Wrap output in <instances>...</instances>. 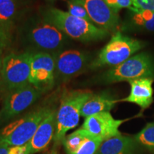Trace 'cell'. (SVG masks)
I'll return each instance as SVG.
<instances>
[{
	"label": "cell",
	"instance_id": "obj_19",
	"mask_svg": "<svg viewBox=\"0 0 154 154\" xmlns=\"http://www.w3.org/2000/svg\"><path fill=\"white\" fill-rule=\"evenodd\" d=\"M135 140L140 145L154 151V121L148 123L143 129L136 135Z\"/></svg>",
	"mask_w": 154,
	"mask_h": 154
},
{
	"label": "cell",
	"instance_id": "obj_17",
	"mask_svg": "<svg viewBox=\"0 0 154 154\" xmlns=\"http://www.w3.org/2000/svg\"><path fill=\"white\" fill-rule=\"evenodd\" d=\"M132 13L131 22L135 29L142 32H154V11H139Z\"/></svg>",
	"mask_w": 154,
	"mask_h": 154
},
{
	"label": "cell",
	"instance_id": "obj_11",
	"mask_svg": "<svg viewBox=\"0 0 154 154\" xmlns=\"http://www.w3.org/2000/svg\"><path fill=\"white\" fill-rule=\"evenodd\" d=\"M57 111L54 109L51 112L45 117L36 129L33 137L26 147V154H35L43 151L49 146L54 138L57 129Z\"/></svg>",
	"mask_w": 154,
	"mask_h": 154
},
{
	"label": "cell",
	"instance_id": "obj_25",
	"mask_svg": "<svg viewBox=\"0 0 154 154\" xmlns=\"http://www.w3.org/2000/svg\"><path fill=\"white\" fill-rule=\"evenodd\" d=\"M0 154H26V145L21 146L0 145Z\"/></svg>",
	"mask_w": 154,
	"mask_h": 154
},
{
	"label": "cell",
	"instance_id": "obj_27",
	"mask_svg": "<svg viewBox=\"0 0 154 154\" xmlns=\"http://www.w3.org/2000/svg\"><path fill=\"white\" fill-rule=\"evenodd\" d=\"M44 154H59V153H58V151H57V150L55 149H53L52 150H51V151H49V152H48V153H44Z\"/></svg>",
	"mask_w": 154,
	"mask_h": 154
},
{
	"label": "cell",
	"instance_id": "obj_23",
	"mask_svg": "<svg viewBox=\"0 0 154 154\" xmlns=\"http://www.w3.org/2000/svg\"><path fill=\"white\" fill-rule=\"evenodd\" d=\"M111 9L119 12L121 9L128 8L131 11H135L132 0H103Z\"/></svg>",
	"mask_w": 154,
	"mask_h": 154
},
{
	"label": "cell",
	"instance_id": "obj_6",
	"mask_svg": "<svg viewBox=\"0 0 154 154\" xmlns=\"http://www.w3.org/2000/svg\"><path fill=\"white\" fill-rule=\"evenodd\" d=\"M32 55L30 52L10 54L2 60L0 74L9 91L29 84Z\"/></svg>",
	"mask_w": 154,
	"mask_h": 154
},
{
	"label": "cell",
	"instance_id": "obj_9",
	"mask_svg": "<svg viewBox=\"0 0 154 154\" xmlns=\"http://www.w3.org/2000/svg\"><path fill=\"white\" fill-rule=\"evenodd\" d=\"M82 5L87 11L91 22L108 32L115 31L119 25L118 12L103 0H72Z\"/></svg>",
	"mask_w": 154,
	"mask_h": 154
},
{
	"label": "cell",
	"instance_id": "obj_20",
	"mask_svg": "<svg viewBox=\"0 0 154 154\" xmlns=\"http://www.w3.org/2000/svg\"><path fill=\"white\" fill-rule=\"evenodd\" d=\"M16 11V5L14 0H0V24H9L12 20Z\"/></svg>",
	"mask_w": 154,
	"mask_h": 154
},
{
	"label": "cell",
	"instance_id": "obj_8",
	"mask_svg": "<svg viewBox=\"0 0 154 154\" xmlns=\"http://www.w3.org/2000/svg\"><path fill=\"white\" fill-rule=\"evenodd\" d=\"M55 69L54 58L49 53L33 54L29 83L42 92L49 90L54 83Z\"/></svg>",
	"mask_w": 154,
	"mask_h": 154
},
{
	"label": "cell",
	"instance_id": "obj_1",
	"mask_svg": "<svg viewBox=\"0 0 154 154\" xmlns=\"http://www.w3.org/2000/svg\"><path fill=\"white\" fill-rule=\"evenodd\" d=\"M45 20L54 25L69 37L77 41H99L109 34L108 31L98 27L93 23L57 8L48 10L45 15Z\"/></svg>",
	"mask_w": 154,
	"mask_h": 154
},
{
	"label": "cell",
	"instance_id": "obj_21",
	"mask_svg": "<svg viewBox=\"0 0 154 154\" xmlns=\"http://www.w3.org/2000/svg\"><path fill=\"white\" fill-rule=\"evenodd\" d=\"M103 141L101 138L91 135L84 140L79 149L72 154H96Z\"/></svg>",
	"mask_w": 154,
	"mask_h": 154
},
{
	"label": "cell",
	"instance_id": "obj_3",
	"mask_svg": "<svg viewBox=\"0 0 154 154\" xmlns=\"http://www.w3.org/2000/svg\"><path fill=\"white\" fill-rule=\"evenodd\" d=\"M93 94L85 90H72L65 92L57 111V129L54 140L55 144L62 143L66 133L77 126L81 110Z\"/></svg>",
	"mask_w": 154,
	"mask_h": 154
},
{
	"label": "cell",
	"instance_id": "obj_22",
	"mask_svg": "<svg viewBox=\"0 0 154 154\" xmlns=\"http://www.w3.org/2000/svg\"><path fill=\"white\" fill-rule=\"evenodd\" d=\"M68 12L70 14L78 17V18L85 19V20H87L91 22L87 11L82 5L75 2L72 0H69V1H68Z\"/></svg>",
	"mask_w": 154,
	"mask_h": 154
},
{
	"label": "cell",
	"instance_id": "obj_18",
	"mask_svg": "<svg viewBox=\"0 0 154 154\" xmlns=\"http://www.w3.org/2000/svg\"><path fill=\"white\" fill-rule=\"evenodd\" d=\"M91 136L88 131L81 127L72 134L65 137L62 141L65 151L67 154H72L79 149L86 138Z\"/></svg>",
	"mask_w": 154,
	"mask_h": 154
},
{
	"label": "cell",
	"instance_id": "obj_5",
	"mask_svg": "<svg viewBox=\"0 0 154 154\" xmlns=\"http://www.w3.org/2000/svg\"><path fill=\"white\" fill-rule=\"evenodd\" d=\"M103 78L109 84L129 82L143 78L154 79V60L147 52L137 54L121 64L109 69Z\"/></svg>",
	"mask_w": 154,
	"mask_h": 154
},
{
	"label": "cell",
	"instance_id": "obj_24",
	"mask_svg": "<svg viewBox=\"0 0 154 154\" xmlns=\"http://www.w3.org/2000/svg\"><path fill=\"white\" fill-rule=\"evenodd\" d=\"M135 11H154V0H132Z\"/></svg>",
	"mask_w": 154,
	"mask_h": 154
},
{
	"label": "cell",
	"instance_id": "obj_4",
	"mask_svg": "<svg viewBox=\"0 0 154 154\" xmlns=\"http://www.w3.org/2000/svg\"><path fill=\"white\" fill-rule=\"evenodd\" d=\"M145 47L144 42L117 32L111 36L91 63L94 69L106 66H116Z\"/></svg>",
	"mask_w": 154,
	"mask_h": 154
},
{
	"label": "cell",
	"instance_id": "obj_13",
	"mask_svg": "<svg viewBox=\"0 0 154 154\" xmlns=\"http://www.w3.org/2000/svg\"><path fill=\"white\" fill-rule=\"evenodd\" d=\"M87 62L86 55L79 50L61 51L55 60L57 72L62 78L69 79L82 72Z\"/></svg>",
	"mask_w": 154,
	"mask_h": 154
},
{
	"label": "cell",
	"instance_id": "obj_15",
	"mask_svg": "<svg viewBox=\"0 0 154 154\" xmlns=\"http://www.w3.org/2000/svg\"><path fill=\"white\" fill-rule=\"evenodd\" d=\"M136 142L129 136L118 135L103 140L96 154H132Z\"/></svg>",
	"mask_w": 154,
	"mask_h": 154
},
{
	"label": "cell",
	"instance_id": "obj_12",
	"mask_svg": "<svg viewBox=\"0 0 154 154\" xmlns=\"http://www.w3.org/2000/svg\"><path fill=\"white\" fill-rule=\"evenodd\" d=\"M30 38L37 47L45 50L60 48L64 41L62 32L48 22H42L30 32Z\"/></svg>",
	"mask_w": 154,
	"mask_h": 154
},
{
	"label": "cell",
	"instance_id": "obj_10",
	"mask_svg": "<svg viewBox=\"0 0 154 154\" xmlns=\"http://www.w3.org/2000/svg\"><path fill=\"white\" fill-rule=\"evenodd\" d=\"M126 120L115 119L109 111L94 114L85 118L82 128L92 136L101 138H107L120 135L119 127Z\"/></svg>",
	"mask_w": 154,
	"mask_h": 154
},
{
	"label": "cell",
	"instance_id": "obj_7",
	"mask_svg": "<svg viewBox=\"0 0 154 154\" xmlns=\"http://www.w3.org/2000/svg\"><path fill=\"white\" fill-rule=\"evenodd\" d=\"M42 94L43 92L31 84L9 90L4 99L0 111V126L24 112L36 101Z\"/></svg>",
	"mask_w": 154,
	"mask_h": 154
},
{
	"label": "cell",
	"instance_id": "obj_14",
	"mask_svg": "<svg viewBox=\"0 0 154 154\" xmlns=\"http://www.w3.org/2000/svg\"><path fill=\"white\" fill-rule=\"evenodd\" d=\"M153 82L154 79L152 78H143L131 81L129 95L121 101L135 103L142 109H147L153 101Z\"/></svg>",
	"mask_w": 154,
	"mask_h": 154
},
{
	"label": "cell",
	"instance_id": "obj_26",
	"mask_svg": "<svg viewBox=\"0 0 154 154\" xmlns=\"http://www.w3.org/2000/svg\"><path fill=\"white\" fill-rule=\"evenodd\" d=\"M9 42L8 33L6 31L5 26L0 24V54L2 53Z\"/></svg>",
	"mask_w": 154,
	"mask_h": 154
},
{
	"label": "cell",
	"instance_id": "obj_16",
	"mask_svg": "<svg viewBox=\"0 0 154 154\" xmlns=\"http://www.w3.org/2000/svg\"><path fill=\"white\" fill-rule=\"evenodd\" d=\"M119 101L107 94H93L84 103L81 110V116L84 118L102 112L109 111Z\"/></svg>",
	"mask_w": 154,
	"mask_h": 154
},
{
	"label": "cell",
	"instance_id": "obj_2",
	"mask_svg": "<svg viewBox=\"0 0 154 154\" xmlns=\"http://www.w3.org/2000/svg\"><path fill=\"white\" fill-rule=\"evenodd\" d=\"M53 109L39 107L3 127L0 130V145L21 146L28 143L42 121Z\"/></svg>",
	"mask_w": 154,
	"mask_h": 154
}]
</instances>
